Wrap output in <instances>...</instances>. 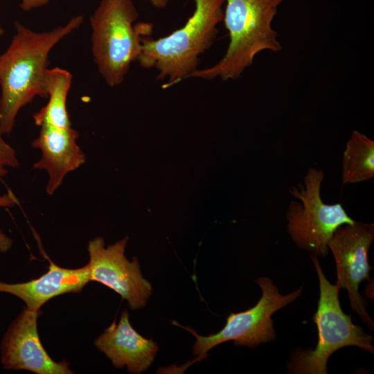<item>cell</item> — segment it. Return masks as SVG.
Returning <instances> with one entry per match:
<instances>
[{
  "label": "cell",
  "mask_w": 374,
  "mask_h": 374,
  "mask_svg": "<svg viewBox=\"0 0 374 374\" xmlns=\"http://www.w3.org/2000/svg\"><path fill=\"white\" fill-rule=\"evenodd\" d=\"M195 10L186 24L158 39L144 36L139 64L154 69L163 88L192 78L199 69L200 56L213 44L223 21L224 0H194Z\"/></svg>",
  "instance_id": "cell-2"
},
{
  "label": "cell",
  "mask_w": 374,
  "mask_h": 374,
  "mask_svg": "<svg viewBox=\"0 0 374 374\" xmlns=\"http://www.w3.org/2000/svg\"><path fill=\"white\" fill-rule=\"evenodd\" d=\"M39 127V135L32 141L31 146L39 149L42 156L33 168L47 172L46 193L52 195L65 176L83 165L86 158L77 143L79 134L75 129L49 125Z\"/></svg>",
  "instance_id": "cell-11"
},
{
  "label": "cell",
  "mask_w": 374,
  "mask_h": 374,
  "mask_svg": "<svg viewBox=\"0 0 374 374\" xmlns=\"http://www.w3.org/2000/svg\"><path fill=\"white\" fill-rule=\"evenodd\" d=\"M374 177V141L355 130L346 143L342 159L343 184H356Z\"/></svg>",
  "instance_id": "cell-15"
},
{
  "label": "cell",
  "mask_w": 374,
  "mask_h": 374,
  "mask_svg": "<svg viewBox=\"0 0 374 374\" xmlns=\"http://www.w3.org/2000/svg\"><path fill=\"white\" fill-rule=\"evenodd\" d=\"M138 17L132 0H101L90 17L93 59L111 87L124 81L140 55L143 37L152 33L151 24L135 23Z\"/></svg>",
  "instance_id": "cell-4"
},
{
  "label": "cell",
  "mask_w": 374,
  "mask_h": 374,
  "mask_svg": "<svg viewBox=\"0 0 374 374\" xmlns=\"http://www.w3.org/2000/svg\"><path fill=\"white\" fill-rule=\"evenodd\" d=\"M374 238V224L355 221L339 226L328 243L335 259L337 280L346 289L353 311L373 330L374 323L366 311L367 303L359 294V285L369 279L372 269L368 251Z\"/></svg>",
  "instance_id": "cell-8"
},
{
  "label": "cell",
  "mask_w": 374,
  "mask_h": 374,
  "mask_svg": "<svg viewBox=\"0 0 374 374\" xmlns=\"http://www.w3.org/2000/svg\"><path fill=\"white\" fill-rule=\"evenodd\" d=\"M49 0H21V8L24 10H30L39 8L48 3Z\"/></svg>",
  "instance_id": "cell-18"
},
{
  "label": "cell",
  "mask_w": 374,
  "mask_h": 374,
  "mask_svg": "<svg viewBox=\"0 0 374 374\" xmlns=\"http://www.w3.org/2000/svg\"><path fill=\"white\" fill-rule=\"evenodd\" d=\"M82 16L64 26L36 33L16 23V33L0 55V133L13 129L20 109L37 96L46 97L44 79L51 49L65 36L78 28Z\"/></svg>",
  "instance_id": "cell-1"
},
{
  "label": "cell",
  "mask_w": 374,
  "mask_h": 374,
  "mask_svg": "<svg viewBox=\"0 0 374 374\" xmlns=\"http://www.w3.org/2000/svg\"><path fill=\"white\" fill-rule=\"evenodd\" d=\"M310 258L319 280L320 296L313 320L318 329V342L314 350H295L288 364L290 373L326 374L329 357L341 348L355 346L373 353V337L353 323L341 310L340 286L326 278L317 255Z\"/></svg>",
  "instance_id": "cell-5"
},
{
  "label": "cell",
  "mask_w": 374,
  "mask_h": 374,
  "mask_svg": "<svg viewBox=\"0 0 374 374\" xmlns=\"http://www.w3.org/2000/svg\"><path fill=\"white\" fill-rule=\"evenodd\" d=\"M19 166L15 150L3 140L0 133V177L7 175L8 168Z\"/></svg>",
  "instance_id": "cell-16"
},
{
  "label": "cell",
  "mask_w": 374,
  "mask_h": 374,
  "mask_svg": "<svg viewBox=\"0 0 374 374\" xmlns=\"http://www.w3.org/2000/svg\"><path fill=\"white\" fill-rule=\"evenodd\" d=\"M71 79V73L66 70L60 68L47 69L44 87L49 99L47 104L34 114L35 125L71 127L66 109V98Z\"/></svg>",
  "instance_id": "cell-14"
},
{
  "label": "cell",
  "mask_w": 374,
  "mask_h": 374,
  "mask_svg": "<svg viewBox=\"0 0 374 374\" xmlns=\"http://www.w3.org/2000/svg\"><path fill=\"white\" fill-rule=\"evenodd\" d=\"M4 34V30L0 27V37Z\"/></svg>",
  "instance_id": "cell-20"
},
{
  "label": "cell",
  "mask_w": 374,
  "mask_h": 374,
  "mask_svg": "<svg viewBox=\"0 0 374 374\" xmlns=\"http://www.w3.org/2000/svg\"><path fill=\"white\" fill-rule=\"evenodd\" d=\"M285 0H224L223 21L229 43L223 57L210 67L198 69L192 78L237 80L264 51H280L278 34L272 28Z\"/></svg>",
  "instance_id": "cell-3"
},
{
  "label": "cell",
  "mask_w": 374,
  "mask_h": 374,
  "mask_svg": "<svg viewBox=\"0 0 374 374\" xmlns=\"http://www.w3.org/2000/svg\"><path fill=\"white\" fill-rule=\"evenodd\" d=\"M124 310L118 323L116 321L107 328L94 341L117 368L126 367L130 373L146 371L154 362L158 346L152 339H146L136 332Z\"/></svg>",
  "instance_id": "cell-12"
},
{
  "label": "cell",
  "mask_w": 374,
  "mask_h": 374,
  "mask_svg": "<svg viewBox=\"0 0 374 374\" xmlns=\"http://www.w3.org/2000/svg\"><path fill=\"white\" fill-rule=\"evenodd\" d=\"M49 262L48 271L37 278L17 283L0 281V292L17 296L30 310H40L51 299L68 293H80L90 282L87 264L69 269L60 267L51 260Z\"/></svg>",
  "instance_id": "cell-13"
},
{
  "label": "cell",
  "mask_w": 374,
  "mask_h": 374,
  "mask_svg": "<svg viewBox=\"0 0 374 374\" xmlns=\"http://www.w3.org/2000/svg\"><path fill=\"white\" fill-rule=\"evenodd\" d=\"M151 4L156 8L163 9L165 8L169 0H148Z\"/></svg>",
  "instance_id": "cell-19"
},
{
  "label": "cell",
  "mask_w": 374,
  "mask_h": 374,
  "mask_svg": "<svg viewBox=\"0 0 374 374\" xmlns=\"http://www.w3.org/2000/svg\"><path fill=\"white\" fill-rule=\"evenodd\" d=\"M256 282L262 290V296L258 302L245 311L231 313L224 328L215 334L201 336L192 328L173 322L196 337L193 353L197 357L192 363L204 359L209 350L225 341H233L235 345L254 348L260 344L269 342L276 338L272 314L295 301L301 295L302 288L283 295L270 278L260 277Z\"/></svg>",
  "instance_id": "cell-7"
},
{
  "label": "cell",
  "mask_w": 374,
  "mask_h": 374,
  "mask_svg": "<svg viewBox=\"0 0 374 374\" xmlns=\"http://www.w3.org/2000/svg\"><path fill=\"white\" fill-rule=\"evenodd\" d=\"M325 177L322 170L310 168L303 181L289 188L298 201L290 202L287 210V232L296 246L314 255L325 257L328 243L341 225L353 220L340 203L327 204L321 197Z\"/></svg>",
  "instance_id": "cell-6"
},
{
  "label": "cell",
  "mask_w": 374,
  "mask_h": 374,
  "mask_svg": "<svg viewBox=\"0 0 374 374\" xmlns=\"http://www.w3.org/2000/svg\"><path fill=\"white\" fill-rule=\"evenodd\" d=\"M40 314L25 307L10 324L1 342L3 367L37 374L73 373L66 361L55 362L44 348L37 331Z\"/></svg>",
  "instance_id": "cell-10"
},
{
  "label": "cell",
  "mask_w": 374,
  "mask_h": 374,
  "mask_svg": "<svg viewBox=\"0 0 374 374\" xmlns=\"http://www.w3.org/2000/svg\"><path fill=\"white\" fill-rule=\"evenodd\" d=\"M128 238L105 247L101 237L89 242L87 263L90 281L105 285L118 293L132 310L143 308L152 294V285L142 275L136 257L130 261L125 255Z\"/></svg>",
  "instance_id": "cell-9"
},
{
  "label": "cell",
  "mask_w": 374,
  "mask_h": 374,
  "mask_svg": "<svg viewBox=\"0 0 374 374\" xmlns=\"http://www.w3.org/2000/svg\"><path fill=\"white\" fill-rule=\"evenodd\" d=\"M19 202L15 195L9 190L7 193L0 195V208L12 207ZM12 245V239L0 230V252L6 253Z\"/></svg>",
  "instance_id": "cell-17"
}]
</instances>
